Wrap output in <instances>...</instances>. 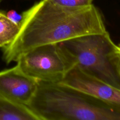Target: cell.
I'll use <instances>...</instances> for the list:
<instances>
[{
    "mask_svg": "<svg viewBox=\"0 0 120 120\" xmlns=\"http://www.w3.org/2000/svg\"><path fill=\"white\" fill-rule=\"evenodd\" d=\"M22 15L18 34L3 48L2 59L7 64L16 62L38 46L107 31L101 14L93 4L71 8L41 0Z\"/></svg>",
    "mask_w": 120,
    "mask_h": 120,
    "instance_id": "6da1fadb",
    "label": "cell"
},
{
    "mask_svg": "<svg viewBox=\"0 0 120 120\" xmlns=\"http://www.w3.org/2000/svg\"><path fill=\"white\" fill-rule=\"evenodd\" d=\"M41 120H120V110L60 83L38 81L27 105Z\"/></svg>",
    "mask_w": 120,
    "mask_h": 120,
    "instance_id": "7a4b0ae2",
    "label": "cell"
},
{
    "mask_svg": "<svg viewBox=\"0 0 120 120\" xmlns=\"http://www.w3.org/2000/svg\"><path fill=\"white\" fill-rule=\"evenodd\" d=\"M75 66L89 76L120 90V55L108 31L59 43Z\"/></svg>",
    "mask_w": 120,
    "mask_h": 120,
    "instance_id": "3957f363",
    "label": "cell"
},
{
    "mask_svg": "<svg viewBox=\"0 0 120 120\" xmlns=\"http://www.w3.org/2000/svg\"><path fill=\"white\" fill-rule=\"evenodd\" d=\"M16 62L25 74L49 83H60L75 67L72 59L59 43L36 47L21 55Z\"/></svg>",
    "mask_w": 120,
    "mask_h": 120,
    "instance_id": "277c9868",
    "label": "cell"
},
{
    "mask_svg": "<svg viewBox=\"0 0 120 120\" xmlns=\"http://www.w3.org/2000/svg\"><path fill=\"white\" fill-rule=\"evenodd\" d=\"M38 80L15 66L0 71V95L15 103L28 105L36 93Z\"/></svg>",
    "mask_w": 120,
    "mask_h": 120,
    "instance_id": "5b68a950",
    "label": "cell"
},
{
    "mask_svg": "<svg viewBox=\"0 0 120 120\" xmlns=\"http://www.w3.org/2000/svg\"><path fill=\"white\" fill-rule=\"evenodd\" d=\"M81 90L120 110V90L84 73L75 66L60 82Z\"/></svg>",
    "mask_w": 120,
    "mask_h": 120,
    "instance_id": "8992f818",
    "label": "cell"
},
{
    "mask_svg": "<svg viewBox=\"0 0 120 120\" xmlns=\"http://www.w3.org/2000/svg\"><path fill=\"white\" fill-rule=\"evenodd\" d=\"M0 120H41L27 105L15 103L0 95Z\"/></svg>",
    "mask_w": 120,
    "mask_h": 120,
    "instance_id": "52a82bcc",
    "label": "cell"
},
{
    "mask_svg": "<svg viewBox=\"0 0 120 120\" xmlns=\"http://www.w3.org/2000/svg\"><path fill=\"white\" fill-rule=\"evenodd\" d=\"M20 30V26L9 19L6 13L0 11V48L11 43Z\"/></svg>",
    "mask_w": 120,
    "mask_h": 120,
    "instance_id": "ba28073f",
    "label": "cell"
},
{
    "mask_svg": "<svg viewBox=\"0 0 120 120\" xmlns=\"http://www.w3.org/2000/svg\"><path fill=\"white\" fill-rule=\"evenodd\" d=\"M53 4L66 8H82L93 4L94 0H47Z\"/></svg>",
    "mask_w": 120,
    "mask_h": 120,
    "instance_id": "9c48e42d",
    "label": "cell"
},
{
    "mask_svg": "<svg viewBox=\"0 0 120 120\" xmlns=\"http://www.w3.org/2000/svg\"><path fill=\"white\" fill-rule=\"evenodd\" d=\"M6 15L9 19L20 25V23L22 19V14H18L15 10H9L7 12H6Z\"/></svg>",
    "mask_w": 120,
    "mask_h": 120,
    "instance_id": "30bf717a",
    "label": "cell"
},
{
    "mask_svg": "<svg viewBox=\"0 0 120 120\" xmlns=\"http://www.w3.org/2000/svg\"><path fill=\"white\" fill-rule=\"evenodd\" d=\"M118 49H119V52H120V44L118 45Z\"/></svg>",
    "mask_w": 120,
    "mask_h": 120,
    "instance_id": "8fae6325",
    "label": "cell"
},
{
    "mask_svg": "<svg viewBox=\"0 0 120 120\" xmlns=\"http://www.w3.org/2000/svg\"><path fill=\"white\" fill-rule=\"evenodd\" d=\"M1 1H2V0H0V2H1Z\"/></svg>",
    "mask_w": 120,
    "mask_h": 120,
    "instance_id": "7c38bea8",
    "label": "cell"
}]
</instances>
